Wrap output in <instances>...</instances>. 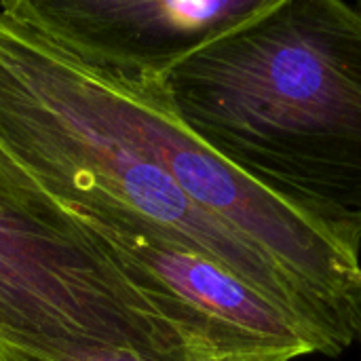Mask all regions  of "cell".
<instances>
[{"instance_id":"1","label":"cell","mask_w":361,"mask_h":361,"mask_svg":"<svg viewBox=\"0 0 361 361\" xmlns=\"http://www.w3.org/2000/svg\"><path fill=\"white\" fill-rule=\"evenodd\" d=\"M184 125L361 260V15L271 0L167 72Z\"/></svg>"},{"instance_id":"2","label":"cell","mask_w":361,"mask_h":361,"mask_svg":"<svg viewBox=\"0 0 361 361\" xmlns=\"http://www.w3.org/2000/svg\"><path fill=\"white\" fill-rule=\"evenodd\" d=\"M0 152L59 205L140 218L224 267L302 322L330 355L355 341L343 313L192 203L167 171L104 121L21 0L0 6Z\"/></svg>"},{"instance_id":"3","label":"cell","mask_w":361,"mask_h":361,"mask_svg":"<svg viewBox=\"0 0 361 361\" xmlns=\"http://www.w3.org/2000/svg\"><path fill=\"white\" fill-rule=\"evenodd\" d=\"M95 345L192 361L108 250L0 152V351L61 360Z\"/></svg>"},{"instance_id":"4","label":"cell","mask_w":361,"mask_h":361,"mask_svg":"<svg viewBox=\"0 0 361 361\" xmlns=\"http://www.w3.org/2000/svg\"><path fill=\"white\" fill-rule=\"evenodd\" d=\"M51 38L80 93L125 142L167 171L192 203L267 252L353 324L361 260L195 135L171 104L167 74L91 59Z\"/></svg>"},{"instance_id":"5","label":"cell","mask_w":361,"mask_h":361,"mask_svg":"<svg viewBox=\"0 0 361 361\" xmlns=\"http://www.w3.org/2000/svg\"><path fill=\"white\" fill-rule=\"evenodd\" d=\"M68 212L176 326L192 361L328 355L322 338L292 313L224 267L169 241L144 220L106 209Z\"/></svg>"},{"instance_id":"6","label":"cell","mask_w":361,"mask_h":361,"mask_svg":"<svg viewBox=\"0 0 361 361\" xmlns=\"http://www.w3.org/2000/svg\"><path fill=\"white\" fill-rule=\"evenodd\" d=\"M271 0H23L70 49L167 74L178 61L252 19Z\"/></svg>"},{"instance_id":"7","label":"cell","mask_w":361,"mask_h":361,"mask_svg":"<svg viewBox=\"0 0 361 361\" xmlns=\"http://www.w3.org/2000/svg\"><path fill=\"white\" fill-rule=\"evenodd\" d=\"M0 361H152L142 357L140 353L131 349H121V347H87L80 349L72 355H66L61 360H44V357H34L27 353H11V351H0Z\"/></svg>"},{"instance_id":"8","label":"cell","mask_w":361,"mask_h":361,"mask_svg":"<svg viewBox=\"0 0 361 361\" xmlns=\"http://www.w3.org/2000/svg\"><path fill=\"white\" fill-rule=\"evenodd\" d=\"M203 361H288L283 357H273V355H228V357H209Z\"/></svg>"},{"instance_id":"9","label":"cell","mask_w":361,"mask_h":361,"mask_svg":"<svg viewBox=\"0 0 361 361\" xmlns=\"http://www.w3.org/2000/svg\"><path fill=\"white\" fill-rule=\"evenodd\" d=\"M353 324H355V338L361 341V292L353 300Z\"/></svg>"},{"instance_id":"10","label":"cell","mask_w":361,"mask_h":361,"mask_svg":"<svg viewBox=\"0 0 361 361\" xmlns=\"http://www.w3.org/2000/svg\"><path fill=\"white\" fill-rule=\"evenodd\" d=\"M351 4H353V8H355V11L361 15V0H357V2H351Z\"/></svg>"}]
</instances>
